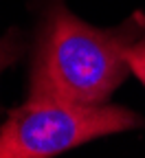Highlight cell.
I'll list each match as a JSON object with an SVG mask.
<instances>
[{"label": "cell", "instance_id": "6da1fadb", "mask_svg": "<svg viewBox=\"0 0 145 158\" xmlns=\"http://www.w3.org/2000/svg\"><path fill=\"white\" fill-rule=\"evenodd\" d=\"M141 31V18L117 29H97L55 5L40 35L29 97L88 106L106 103L132 73L128 48Z\"/></svg>", "mask_w": 145, "mask_h": 158}, {"label": "cell", "instance_id": "7a4b0ae2", "mask_svg": "<svg viewBox=\"0 0 145 158\" xmlns=\"http://www.w3.org/2000/svg\"><path fill=\"white\" fill-rule=\"evenodd\" d=\"M139 125L143 118L121 106L29 97L0 127V158H49Z\"/></svg>", "mask_w": 145, "mask_h": 158}, {"label": "cell", "instance_id": "3957f363", "mask_svg": "<svg viewBox=\"0 0 145 158\" xmlns=\"http://www.w3.org/2000/svg\"><path fill=\"white\" fill-rule=\"evenodd\" d=\"M128 64H130V70L145 86V37L136 40V42L128 48Z\"/></svg>", "mask_w": 145, "mask_h": 158}, {"label": "cell", "instance_id": "277c9868", "mask_svg": "<svg viewBox=\"0 0 145 158\" xmlns=\"http://www.w3.org/2000/svg\"><path fill=\"white\" fill-rule=\"evenodd\" d=\"M2 64H5V48L0 44V68H2Z\"/></svg>", "mask_w": 145, "mask_h": 158}]
</instances>
